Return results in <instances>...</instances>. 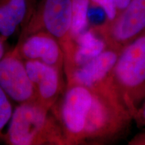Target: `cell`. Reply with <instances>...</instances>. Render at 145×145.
I'll list each match as a JSON object with an SVG mask.
<instances>
[{
    "label": "cell",
    "instance_id": "obj_1",
    "mask_svg": "<svg viewBox=\"0 0 145 145\" xmlns=\"http://www.w3.org/2000/svg\"><path fill=\"white\" fill-rule=\"evenodd\" d=\"M91 91L93 99L82 142L96 144L111 141L126 131L133 118L116 93L110 79Z\"/></svg>",
    "mask_w": 145,
    "mask_h": 145
},
{
    "label": "cell",
    "instance_id": "obj_2",
    "mask_svg": "<svg viewBox=\"0 0 145 145\" xmlns=\"http://www.w3.org/2000/svg\"><path fill=\"white\" fill-rule=\"evenodd\" d=\"M51 110L37 99L19 104L3 140L12 145L64 144L63 130L59 121L50 114Z\"/></svg>",
    "mask_w": 145,
    "mask_h": 145
},
{
    "label": "cell",
    "instance_id": "obj_3",
    "mask_svg": "<svg viewBox=\"0 0 145 145\" xmlns=\"http://www.w3.org/2000/svg\"><path fill=\"white\" fill-rule=\"evenodd\" d=\"M110 80L133 118L145 97V31L122 48Z\"/></svg>",
    "mask_w": 145,
    "mask_h": 145
},
{
    "label": "cell",
    "instance_id": "obj_4",
    "mask_svg": "<svg viewBox=\"0 0 145 145\" xmlns=\"http://www.w3.org/2000/svg\"><path fill=\"white\" fill-rule=\"evenodd\" d=\"M71 0H40L26 18L28 33L43 31L54 36L62 47L70 41Z\"/></svg>",
    "mask_w": 145,
    "mask_h": 145
},
{
    "label": "cell",
    "instance_id": "obj_5",
    "mask_svg": "<svg viewBox=\"0 0 145 145\" xmlns=\"http://www.w3.org/2000/svg\"><path fill=\"white\" fill-rule=\"evenodd\" d=\"M92 99L91 89L79 85H68L60 103L57 116L67 144L82 142Z\"/></svg>",
    "mask_w": 145,
    "mask_h": 145
},
{
    "label": "cell",
    "instance_id": "obj_6",
    "mask_svg": "<svg viewBox=\"0 0 145 145\" xmlns=\"http://www.w3.org/2000/svg\"><path fill=\"white\" fill-rule=\"evenodd\" d=\"M97 30L109 46L121 50L145 31V0H130L115 19Z\"/></svg>",
    "mask_w": 145,
    "mask_h": 145
},
{
    "label": "cell",
    "instance_id": "obj_7",
    "mask_svg": "<svg viewBox=\"0 0 145 145\" xmlns=\"http://www.w3.org/2000/svg\"><path fill=\"white\" fill-rule=\"evenodd\" d=\"M0 87L12 100L18 104L36 99L24 60L15 48L6 52L0 60Z\"/></svg>",
    "mask_w": 145,
    "mask_h": 145
},
{
    "label": "cell",
    "instance_id": "obj_8",
    "mask_svg": "<svg viewBox=\"0 0 145 145\" xmlns=\"http://www.w3.org/2000/svg\"><path fill=\"white\" fill-rule=\"evenodd\" d=\"M121 50L108 46L88 63L67 70L68 83L79 85L90 89L103 84L111 75Z\"/></svg>",
    "mask_w": 145,
    "mask_h": 145
},
{
    "label": "cell",
    "instance_id": "obj_9",
    "mask_svg": "<svg viewBox=\"0 0 145 145\" xmlns=\"http://www.w3.org/2000/svg\"><path fill=\"white\" fill-rule=\"evenodd\" d=\"M24 62L36 99L52 108L62 91V69L36 60H26Z\"/></svg>",
    "mask_w": 145,
    "mask_h": 145
},
{
    "label": "cell",
    "instance_id": "obj_10",
    "mask_svg": "<svg viewBox=\"0 0 145 145\" xmlns=\"http://www.w3.org/2000/svg\"><path fill=\"white\" fill-rule=\"evenodd\" d=\"M15 49L24 61L36 60L60 69H62L65 62V53L61 44L46 32L30 34Z\"/></svg>",
    "mask_w": 145,
    "mask_h": 145
},
{
    "label": "cell",
    "instance_id": "obj_11",
    "mask_svg": "<svg viewBox=\"0 0 145 145\" xmlns=\"http://www.w3.org/2000/svg\"><path fill=\"white\" fill-rule=\"evenodd\" d=\"M108 46L102 34L89 27L63 46L67 71L88 63L99 56Z\"/></svg>",
    "mask_w": 145,
    "mask_h": 145
},
{
    "label": "cell",
    "instance_id": "obj_12",
    "mask_svg": "<svg viewBox=\"0 0 145 145\" xmlns=\"http://www.w3.org/2000/svg\"><path fill=\"white\" fill-rule=\"evenodd\" d=\"M30 10V0H0V36L5 41L24 24Z\"/></svg>",
    "mask_w": 145,
    "mask_h": 145
},
{
    "label": "cell",
    "instance_id": "obj_13",
    "mask_svg": "<svg viewBox=\"0 0 145 145\" xmlns=\"http://www.w3.org/2000/svg\"><path fill=\"white\" fill-rule=\"evenodd\" d=\"M72 22L70 32V40L75 39L89 28V0H71Z\"/></svg>",
    "mask_w": 145,
    "mask_h": 145
},
{
    "label": "cell",
    "instance_id": "obj_14",
    "mask_svg": "<svg viewBox=\"0 0 145 145\" xmlns=\"http://www.w3.org/2000/svg\"><path fill=\"white\" fill-rule=\"evenodd\" d=\"M11 100L0 87V139L4 138L3 128L10 122L14 112Z\"/></svg>",
    "mask_w": 145,
    "mask_h": 145
},
{
    "label": "cell",
    "instance_id": "obj_15",
    "mask_svg": "<svg viewBox=\"0 0 145 145\" xmlns=\"http://www.w3.org/2000/svg\"><path fill=\"white\" fill-rule=\"evenodd\" d=\"M90 5L99 7L104 11L110 22L115 19L118 15L116 0H89Z\"/></svg>",
    "mask_w": 145,
    "mask_h": 145
},
{
    "label": "cell",
    "instance_id": "obj_16",
    "mask_svg": "<svg viewBox=\"0 0 145 145\" xmlns=\"http://www.w3.org/2000/svg\"><path fill=\"white\" fill-rule=\"evenodd\" d=\"M138 126H145V97L133 116Z\"/></svg>",
    "mask_w": 145,
    "mask_h": 145
},
{
    "label": "cell",
    "instance_id": "obj_17",
    "mask_svg": "<svg viewBox=\"0 0 145 145\" xmlns=\"http://www.w3.org/2000/svg\"><path fill=\"white\" fill-rule=\"evenodd\" d=\"M129 144L133 145H145V130L142 132L138 134L131 140Z\"/></svg>",
    "mask_w": 145,
    "mask_h": 145
},
{
    "label": "cell",
    "instance_id": "obj_18",
    "mask_svg": "<svg viewBox=\"0 0 145 145\" xmlns=\"http://www.w3.org/2000/svg\"><path fill=\"white\" fill-rule=\"evenodd\" d=\"M130 0H116V7L118 10V14L126 8Z\"/></svg>",
    "mask_w": 145,
    "mask_h": 145
},
{
    "label": "cell",
    "instance_id": "obj_19",
    "mask_svg": "<svg viewBox=\"0 0 145 145\" xmlns=\"http://www.w3.org/2000/svg\"><path fill=\"white\" fill-rule=\"evenodd\" d=\"M4 42V40H3V38L0 36V60L2 59L3 56L5 55V54L6 53V52H5Z\"/></svg>",
    "mask_w": 145,
    "mask_h": 145
}]
</instances>
